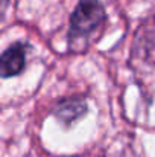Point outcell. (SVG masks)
<instances>
[{
  "label": "cell",
  "mask_w": 155,
  "mask_h": 157,
  "mask_svg": "<svg viewBox=\"0 0 155 157\" xmlns=\"http://www.w3.org/2000/svg\"><path fill=\"white\" fill-rule=\"evenodd\" d=\"M105 20V9L99 0H81L70 17L68 43L73 48L78 43H87Z\"/></svg>",
  "instance_id": "6da1fadb"
},
{
  "label": "cell",
  "mask_w": 155,
  "mask_h": 157,
  "mask_svg": "<svg viewBox=\"0 0 155 157\" xmlns=\"http://www.w3.org/2000/svg\"><path fill=\"white\" fill-rule=\"evenodd\" d=\"M26 64V44L23 43H15L11 48H8L2 53L0 58V70L2 76H14L18 75Z\"/></svg>",
  "instance_id": "7a4b0ae2"
},
{
  "label": "cell",
  "mask_w": 155,
  "mask_h": 157,
  "mask_svg": "<svg viewBox=\"0 0 155 157\" xmlns=\"http://www.w3.org/2000/svg\"><path fill=\"white\" fill-rule=\"evenodd\" d=\"M87 111V104L82 98H68L56 105L55 114L62 122H73Z\"/></svg>",
  "instance_id": "3957f363"
}]
</instances>
